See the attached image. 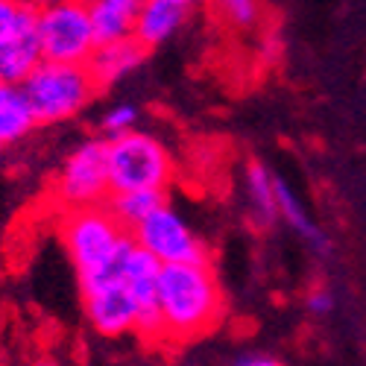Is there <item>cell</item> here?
I'll list each match as a JSON object with an SVG mask.
<instances>
[{"mask_svg": "<svg viewBox=\"0 0 366 366\" xmlns=\"http://www.w3.org/2000/svg\"><path fill=\"white\" fill-rule=\"evenodd\" d=\"M36 36L44 62L88 65L97 50L85 0H47L36 9Z\"/></svg>", "mask_w": 366, "mask_h": 366, "instance_id": "5", "label": "cell"}, {"mask_svg": "<svg viewBox=\"0 0 366 366\" xmlns=\"http://www.w3.org/2000/svg\"><path fill=\"white\" fill-rule=\"evenodd\" d=\"M21 94L33 112L36 127H56L82 114L100 88L85 65L41 62L21 85Z\"/></svg>", "mask_w": 366, "mask_h": 366, "instance_id": "4", "label": "cell"}, {"mask_svg": "<svg viewBox=\"0 0 366 366\" xmlns=\"http://www.w3.org/2000/svg\"><path fill=\"white\" fill-rule=\"evenodd\" d=\"M26 366H59V360H56L53 355H36Z\"/></svg>", "mask_w": 366, "mask_h": 366, "instance_id": "22", "label": "cell"}, {"mask_svg": "<svg viewBox=\"0 0 366 366\" xmlns=\"http://www.w3.org/2000/svg\"><path fill=\"white\" fill-rule=\"evenodd\" d=\"M106 164L112 194H167L176 179L170 147L144 129L109 138Z\"/></svg>", "mask_w": 366, "mask_h": 366, "instance_id": "3", "label": "cell"}, {"mask_svg": "<svg viewBox=\"0 0 366 366\" xmlns=\"http://www.w3.org/2000/svg\"><path fill=\"white\" fill-rule=\"evenodd\" d=\"M138 109L132 106V103H114L112 109H106L103 112V117H100V132L106 135V141L109 138H117V135H127V132H132V129H138L135 124H138Z\"/></svg>", "mask_w": 366, "mask_h": 366, "instance_id": "19", "label": "cell"}, {"mask_svg": "<svg viewBox=\"0 0 366 366\" xmlns=\"http://www.w3.org/2000/svg\"><path fill=\"white\" fill-rule=\"evenodd\" d=\"M132 243L156 258L162 267L179 264H208V247L197 229L179 214L170 202H162L152 214L132 232Z\"/></svg>", "mask_w": 366, "mask_h": 366, "instance_id": "7", "label": "cell"}, {"mask_svg": "<svg viewBox=\"0 0 366 366\" xmlns=\"http://www.w3.org/2000/svg\"><path fill=\"white\" fill-rule=\"evenodd\" d=\"M234 366H285V363L276 360V357H269V355H243Z\"/></svg>", "mask_w": 366, "mask_h": 366, "instance_id": "21", "label": "cell"}, {"mask_svg": "<svg viewBox=\"0 0 366 366\" xmlns=\"http://www.w3.org/2000/svg\"><path fill=\"white\" fill-rule=\"evenodd\" d=\"M272 176L261 162H249L247 176H243V188H247V202H249V214L252 223L267 229L279 220V208H276V188H272Z\"/></svg>", "mask_w": 366, "mask_h": 366, "instance_id": "14", "label": "cell"}, {"mask_svg": "<svg viewBox=\"0 0 366 366\" xmlns=\"http://www.w3.org/2000/svg\"><path fill=\"white\" fill-rule=\"evenodd\" d=\"M188 12L179 9V6H170V4H162V0H147L141 15H138V24H135V41H141L147 50L159 47L164 41H170L182 24H185Z\"/></svg>", "mask_w": 366, "mask_h": 366, "instance_id": "12", "label": "cell"}, {"mask_svg": "<svg viewBox=\"0 0 366 366\" xmlns=\"http://www.w3.org/2000/svg\"><path fill=\"white\" fill-rule=\"evenodd\" d=\"M223 311H226V299L211 261L162 267L159 276L162 346L197 343L199 337L217 328Z\"/></svg>", "mask_w": 366, "mask_h": 366, "instance_id": "1", "label": "cell"}, {"mask_svg": "<svg viewBox=\"0 0 366 366\" xmlns=\"http://www.w3.org/2000/svg\"><path fill=\"white\" fill-rule=\"evenodd\" d=\"M112 197L109 164H106V138L79 141L59 167L53 179V199L62 211L103 208Z\"/></svg>", "mask_w": 366, "mask_h": 366, "instance_id": "6", "label": "cell"}, {"mask_svg": "<svg viewBox=\"0 0 366 366\" xmlns=\"http://www.w3.org/2000/svg\"><path fill=\"white\" fill-rule=\"evenodd\" d=\"M33 129H36V120L21 94V88L0 85V147L24 141Z\"/></svg>", "mask_w": 366, "mask_h": 366, "instance_id": "15", "label": "cell"}, {"mask_svg": "<svg viewBox=\"0 0 366 366\" xmlns=\"http://www.w3.org/2000/svg\"><path fill=\"white\" fill-rule=\"evenodd\" d=\"M162 202H167L164 194H112L103 208L117 220V226L132 234Z\"/></svg>", "mask_w": 366, "mask_h": 366, "instance_id": "16", "label": "cell"}, {"mask_svg": "<svg viewBox=\"0 0 366 366\" xmlns=\"http://www.w3.org/2000/svg\"><path fill=\"white\" fill-rule=\"evenodd\" d=\"M41 62H44V53H41L39 36H36V24H29L0 47V85L21 88L26 82V76Z\"/></svg>", "mask_w": 366, "mask_h": 366, "instance_id": "11", "label": "cell"}, {"mask_svg": "<svg viewBox=\"0 0 366 366\" xmlns=\"http://www.w3.org/2000/svg\"><path fill=\"white\" fill-rule=\"evenodd\" d=\"M82 293V311L88 325L94 328V334L109 340L127 337V334H135L138 328V305L135 296L124 279V267L106 279L79 285Z\"/></svg>", "mask_w": 366, "mask_h": 366, "instance_id": "8", "label": "cell"}, {"mask_svg": "<svg viewBox=\"0 0 366 366\" xmlns=\"http://www.w3.org/2000/svg\"><path fill=\"white\" fill-rule=\"evenodd\" d=\"M59 237H62V247L74 264L79 285L117 272L124 267L129 249L135 247L132 234L124 226H117V220L106 208L62 211Z\"/></svg>", "mask_w": 366, "mask_h": 366, "instance_id": "2", "label": "cell"}, {"mask_svg": "<svg viewBox=\"0 0 366 366\" xmlns=\"http://www.w3.org/2000/svg\"><path fill=\"white\" fill-rule=\"evenodd\" d=\"M305 305H308V311H311L314 317H325V314L334 308V296H331V290L317 287V290H311V293H308Z\"/></svg>", "mask_w": 366, "mask_h": 366, "instance_id": "20", "label": "cell"}, {"mask_svg": "<svg viewBox=\"0 0 366 366\" xmlns=\"http://www.w3.org/2000/svg\"><path fill=\"white\" fill-rule=\"evenodd\" d=\"M272 188H276V208H279V217H282L299 237L308 240L320 255H325V252L331 249V243H328V237L320 232V226L311 220L308 211H305L302 199H299L296 191L287 185V179L276 176V179H272Z\"/></svg>", "mask_w": 366, "mask_h": 366, "instance_id": "13", "label": "cell"}, {"mask_svg": "<svg viewBox=\"0 0 366 366\" xmlns=\"http://www.w3.org/2000/svg\"><path fill=\"white\" fill-rule=\"evenodd\" d=\"M162 4H170V6H179V9H191L194 4H199V0H162Z\"/></svg>", "mask_w": 366, "mask_h": 366, "instance_id": "23", "label": "cell"}, {"mask_svg": "<svg viewBox=\"0 0 366 366\" xmlns=\"http://www.w3.org/2000/svg\"><path fill=\"white\" fill-rule=\"evenodd\" d=\"M147 47L135 39L127 41H114V44H100L94 50V56L88 59V74L97 82V88H112L117 82H124L127 76H132L147 59Z\"/></svg>", "mask_w": 366, "mask_h": 366, "instance_id": "9", "label": "cell"}, {"mask_svg": "<svg viewBox=\"0 0 366 366\" xmlns=\"http://www.w3.org/2000/svg\"><path fill=\"white\" fill-rule=\"evenodd\" d=\"M36 4L29 0H0V47L12 36H18L24 26L36 24Z\"/></svg>", "mask_w": 366, "mask_h": 366, "instance_id": "17", "label": "cell"}, {"mask_svg": "<svg viewBox=\"0 0 366 366\" xmlns=\"http://www.w3.org/2000/svg\"><path fill=\"white\" fill-rule=\"evenodd\" d=\"M217 15L237 29H252L261 21V0H211Z\"/></svg>", "mask_w": 366, "mask_h": 366, "instance_id": "18", "label": "cell"}, {"mask_svg": "<svg viewBox=\"0 0 366 366\" xmlns=\"http://www.w3.org/2000/svg\"><path fill=\"white\" fill-rule=\"evenodd\" d=\"M144 4L147 0H85L97 47L132 39Z\"/></svg>", "mask_w": 366, "mask_h": 366, "instance_id": "10", "label": "cell"}]
</instances>
